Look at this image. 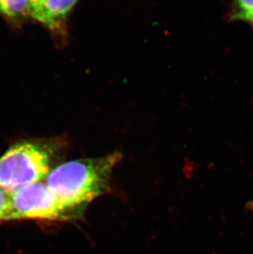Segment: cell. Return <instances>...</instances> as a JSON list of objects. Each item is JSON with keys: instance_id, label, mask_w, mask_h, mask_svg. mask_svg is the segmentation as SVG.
<instances>
[{"instance_id": "obj_1", "label": "cell", "mask_w": 253, "mask_h": 254, "mask_svg": "<svg viewBox=\"0 0 253 254\" xmlns=\"http://www.w3.org/2000/svg\"><path fill=\"white\" fill-rule=\"evenodd\" d=\"M122 157L115 152L68 161L50 172L46 185L66 207L76 211L107 192L113 170Z\"/></svg>"}, {"instance_id": "obj_2", "label": "cell", "mask_w": 253, "mask_h": 254, "mask_svg": "<svg viewBox=\"0 0 253 254\" xmlns=\"http://www.w3.org/2000/svg\"><path fill=\"white\" fill-rule=\"evenodd\" d=\"M50 172L48 150L28 141L16 144L0 157V188L12 192L42 182Z\"/></svg>"}, {"instance_id": "obj_3", "label": "cell", "mask_w": 253, "mask_h": 254, "mask_svg": "<svg viewBox=\"0 0 253 254\" xmlns=\"http://www.w3.org/2000/svg\"><path fill=\"white\" fill-rule=\"evenodd\" d=\"M44 183L26 185L9 192V209L6 220H63L73 216Z\"/></svg>"}, {"instance_id": "obj_4", "label": "cell", "mask_w": 253, "mask_h": 254, "mask_svg": "<svg viewBox=\"0 0 253 254\" xmlns=\"http://www.w3.org/2000/svg\"><path fill=\"white\" fill-rule=\"evenodd\" d=\"M77 0H45L40 12L33 17L39 22L55 27L64 19Z\"/></svg>"}, {"instance_id": "obj_5", "label": "cell", "mask_w": 253, "mask_h": 254, "mask_svg": "<svg viewBox=\"0 0 253 254\" xmlns=\"http://www.w3.org/2000/svg\"><path fill=\"white\" fill-rule=\"evenodd\" d=\"M253 17V0H233L227 19L229 22H251Z\"/></svg>"}, {"instance_id": "obj_6", "label": "cell", "mask_w": 253, "mask_h": 254, "mask_svg": "<svg viewBox=\"0 0 253 254\" xmlns=\"http://www.w3.org/2000/svg\"><path fill=\"white\" fill-rule=\"evenodd\" d=\"M30 12V0H0V13L7 17H24Z\"/></svg>"}, {"instance_id": "obj_7", "label": "cell", "mask_w": 253, "mask_h": 254, "mask_svg": "<svg viewBox=\"0 0 253 254\" xmlns=\"http://www.w3.org/2000/svg\"><path fill=\"white\" fill-rule=\"evenodd\" d=\"M9 209V192L0 188V220H6Z\"/></svg>"}, {"instance_id": "obj_8", "label": "cell", "mask_w": 253, "mask_h": 254, "mask_svg": "<svg viewBox=\"0 0 253 254\" xmlns=\"http://www.w3.org/2000/svg\"><path fill=\"white\" fill-rule=\"evenodd\" d=\"M45 0H30V5H31V12H30V16L34 17L36 16L41 7L43 6Z\"/></svg>"}, {"instance_id": "obj_9", "label": "cell", "mask_w": 253, "mask_h": 254, "mask_svg": "<svg viewBox=\"0 0 253 254\" xmlns=\"http://www.w3.org/2000/svg\"><path fill=\"white\" fill-rule=\"evenodd\" d=\"M249 206H250L252 211H253V201H252L251 203H249Z\"/></svg>"}, {"instance_id": "obj_10", "label": "cell", "mask_w": 253, "mask_h": 254, "mask_svg": "<svg viewBox=\"0 0 253 254\" xmlns=\"http://www.w3.org/2000/svg\"><path fill=\"white\" fill-rule=\"evenodd\" d=\"M250 23L252 24V27H253V17L252 18L251 22H250Z\"/></svg>"}]
</instances>
